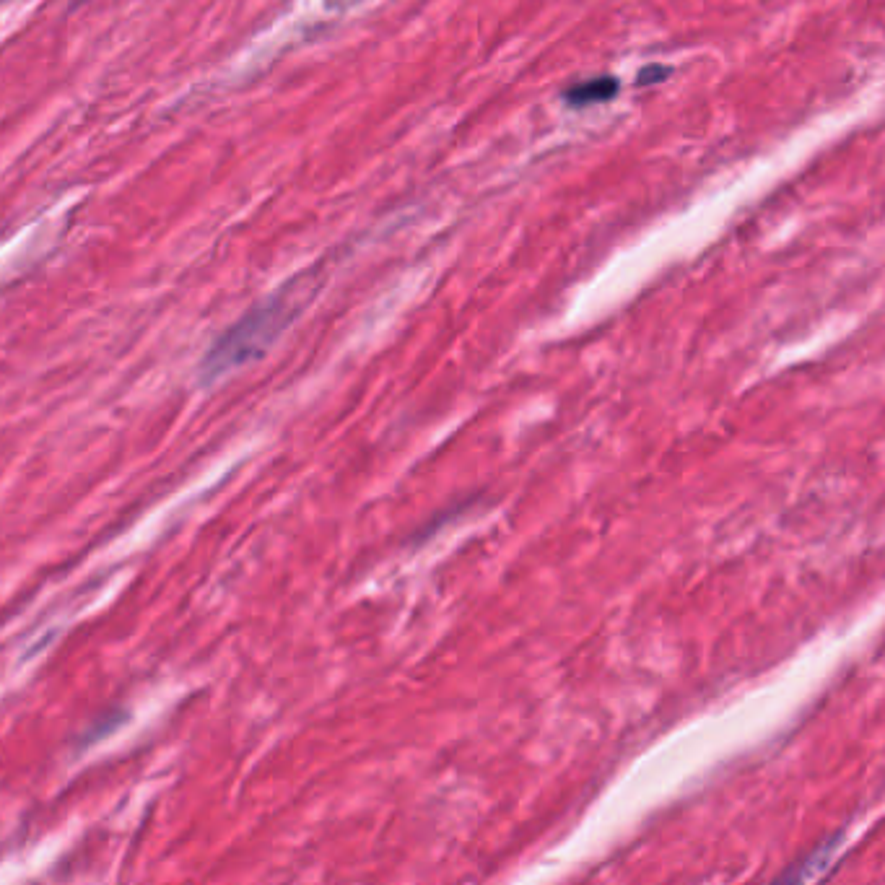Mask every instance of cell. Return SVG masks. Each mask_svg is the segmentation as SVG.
I'll return each instance as SVG.
<instances>
[{
	"mask_svg": "<svg viewBox=\"0 0 885 885\" xmlns=\"http://www.w3.org/2000/svg\"><path fill=\"white\" fill-rule=\"evenodd\" d=\"M304 304V291L302 281H291L283 291H278L276 296H270L268 302L260 304L244 315L242 320L234 325L231 330H226L224 338H219V343L206 353V359L200 364V374L206 382L219 379L221 374L231 372V369H239L247 361L260 359L273 340L289 328V322L294 320L296 312L302 309Z\"/></svg>",
	"mask_w": 885,
	"mask_h": 885,
	"instance_id": "cell-1",
	"label": "cell"
},
{
	"mask_svg": "<svg viewBox=\"0 0 885 885\" xmlns=\"http://www.w3.org/2000/svg\"><path fill=\"white\" fill-rule=\"evenodd\" d=\"M667 76H670V68H662V65H647V68L639 73V86L660 84V81H665Z\"/></svg>",
	"mask_w": 885,
	"mask_h": 885,
	"instance_id": "cell-3",
	"label": "cell"
},
{
	"mask_svg": "<svg viewBox=\"0 0 885 885\" xmlns=\"http://www.w3.org/2000/svg\"><path fill=\"white\" fill-rule=\"evenodd\" d=\"M616 94H618V78L600 76V78H590V81H584V84L571 86V89L564 94V102L569 104V107L584 110V107H592V104L610 102Z\"/></svg>",
	"mask_w": 885,
	"mask_h": 885,
	"instance_id": "cell-2",
	"label": "cell"
}]
</instances>
